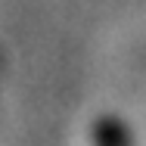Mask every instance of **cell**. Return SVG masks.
<instances>
[{"mask_svg":"<svg viewBox=\"0 0 146 146\" xmlns=\"http://www.w3.org/2000/svg\"><path fill=\"white\" fill-rule=\"evenodd\" d=\"M90 146H134V134L121 115H100L90 124Z\"/></svg>","mask_w":146,"mask_h":146,"instance_id":"1","label":"cell"}]
</instances>
